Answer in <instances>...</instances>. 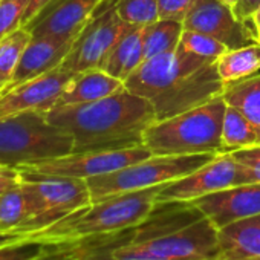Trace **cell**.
Segmentation results:
<instances>
[{
	"instance_id": "6da1fadb",
	"label": "cell",
	"mask_w": 260,
	"mask_h": 260,
	"mask_svg": "<svg viewBox=\"0 0 260 260\" xmlns=\"http://www.w3.org/2000/svg\"><path fill=\"white\" fill-rule=\"evenodd\" d=\"M46 116L74 138V152L144 146L146 128L156 121L152 103L125 87L96 101L55 106Z\"/></svg>"
},
{
	"instance_id": "7a4b0ae2",
	"label": "cell",
	"mask_w": 260,
	"mask_h": 260,
	"mask_svg": "<svg viewBox=\"0 0 260 260\" xmlns=\"http://www.w3.org/2000/svg\"><path fill=\"white\" fill-rule=\"evenodd\" d=\"M124 87L149 100L156 121H161L222 95L225 84L217 74L216 61L178 48L144 60L124 81Z\"/></svg>"
},
{
	"instance_id": "3957f363",
	"label": "cell",
	"mask_w": 260,
	"mask_h": 260,
	"mask_svg": "<svg viewBox=\"0 0 260 260\" xmlns=\"http://www.w3.org/2000/svg\"><path fill=\"white\" fill-rule=\"evenodd\" d=\"M164 185L113 194L71 213L51 226L26 236L45 245H75L122 233L143 223L155 210Z\"/></svg>"
},
{
	"instance_id": "277c9868",
	"label": "cell",
	"mask_w": 260,
	"mask_h": 260,
	"mask_svg": "<svg viewBox=\"0 0 260 260\" xmlns=\"http://www.w3.org/2000/svg\"><path fill=\"white\" fill-rule=\"evenodd\" d=\"M226 103L222 95L167 119L153 121L143 144L156 156L222 153V124Z\"/></svg>"
},
{
	"instance_id": "5b68a950",
	"label": "cell",
	"mask_w": 260,
	"mask_h": 260,
	"mask_svg": "<svg viewBox=\"0 0 260 260\" xmlns=\"http://www.w3.org/2000/svg\"><path fill=\"white\" fill-rule=\"evenodd\" d=\"M74 153V138L52 124L46 112L0 118V166L20 167Z\"/></svg>"
},
{
	"instance_id": "8992f818",
	"label": "cell",
	"mask_w": 260,
	"mask_h": 260,
	"mask_svg": "<svg viewBox=\"0 0 260 260\" xmlns=\"http://www.w3.org/2000/svg\"><path fill=\"white\" fill-rule=\"evenodd\" d=\"M216 155H176V156H156L124 167L118 172L86 179L92 202L121 193L146 190L158 185H166L181 179L199 167L210 162Z\"/></svg>"
},
{
	"instance_id": "52a82bcc",
	"label": "cell",
	"mask_w": 260,
	"mask_h": 260,
	"mask_svg": "<svg viewBox=\"0 0 260 260\" xmlns=\"http://www.w3.org/2000/svg\"><path fill=\"white\" fill-rule=\"evenodd\" d=\"M98 246L92 243H84ZM116 254H130L162 260H220L219 230L202 216L176 230L158 236L122 243L119 246H98Z\"/></svg>"
},
{
	"instance_id": "ba28073f",
	"label": "cell",
	"mask_w": 260,
	"mask_h": 260,
	"mask_svg": "<svg viewBox=\"0 0 260 260\" xmlns=\"http://www.w3.org/2000/svg\"><path fill=\"white\" fill-rule=\"evenodd\" d=\"M22 175V187L31 202L26 236L42 231L92 202L86 179Z\"/></svg>"
},
{
	"instance_id": "9c48e42d",
	"label": "cell",
	"mask_w": 260,
	"mask_h": 260,
	"mask_svg": "<svg viewBox=\"0 0 260 260\" xmlns=\"http://www.w3.org/2000/svg\"><path fill=\"white\" fill-rule=\"evenodd\" d=\"M118 0H104L96 13L80 31L72 49L61 63L71 72H83L101 68L107 54L121 36L130 28L116 11Z\"/></svg>"
},
{
	"instance_id": "30bf717a",
	"label": "cell",
	"mask_w": 260,
	"mask_h": 260,
	"mask_svg": "<svg viewBox=\"0 0 260 260\" xmlns=\"http://www.w3.org/2000/svg\"><path fill=\"white\" fill-rule=\"evenodd\" d=\"M152 153L144 146L132 149H116V150H89L74 152L66 156L46 159L28 166H20L17 170L28 175L40 176H61L89 179L107 173L118 172L135 162L150 158Z\"/></svg>"
},
{
	"instance_id": "8fae6325",
	"label": "cell",
	"mask_w": 260,
	"mask_h": 260,
	"mask_svg": "<svg viewBox=\"0 0 260 260\" xmlns=\"http://www.w3.org/2000/svg\"><path fill=\"white\" fill-rule=\"evenodd\" d=\"M234 185H242L240 164L231 153H219L193 173L166 184L158 202H193Z\"/></svg>"
},
{
	"instance_id": "7c38bea8",
	"label": "cell",
	"mask_w": 260,
	"mask_h": 260,
	"mask_svg": "<svg viewBox=\"0 0 260 260\" xmlns=\"http://www.w3.org/2000/svg\"><path fill=\"white\" fill-rule=\"evenodd\" d=\"M184 29L204 32L228 49H236L258 42L254 29L237 19L234 10L220 0H198L184 19Z\"/></svg>"
},
{
	"instance_id": "4fadbf2b",
	"label": "cell",
	"mask_w": 260,
	"mask_h": 260,
	"mask_svg": "<svg viewBox=\"0 0 260 260\" xmlns=\"http://www.w3.org/2000/svg\"><path fill=\"white\" fill-rule=\"evenodd\" d=\"M75 72L66 71L61 66L0 92V118L25 113V112H48L52 109L68 83L72 80Z\"/></svg>"
},
{
	"instance_id": "5bb4252c",
	"label": "cell",
	"mask_w": 260,
	"mask_h": 260,
	"mask_svg": "<svg viewBox=\"0 0 260 260\" xmlns=\"http://www.w3.org/2000/svg\"><path fill=\"white\" fill-rule=\"evenodd\" d=\"M104 0H52L25 28L32 37L75 39Z\"/></svg>"
},
{
	"instance_id": "9a60e30c",
	"label": "cell",
	"mask_w": 260,
	"mask_h": 260,
	"mask_svg": "<svg viewBox=\"0 0 260 260\" xmlns=\"http://www.w3.org/2000/svg\"><path fill=\"white\" fill-rule=\"evenodd\" d=\"M194 205L217 230L260 214V184H242L234 185L193 202Z\"/></svg>"
},
{
	"instance_id": "2e32d148",
	"label": "cell",
	"mask_w": 260,
	"mask_h": 260,
	"mask_svg": "<svg viewBox=\"0 0 260 260\" xmlns=\"http://www.w3.org/2000/svg\"><path fill=\"white\" fill-rule=\"evenodd\" d=\"M75 39L64 40L54 37H32L25 52L22 54L11 80L5 84L2 90L19 86L20 83L45 75L61 66L63 60L72 49Z\"/></svg>"
},
{
	"instance_id": "e0dca14e",
	"label": "cell",
	"mask_w": 260,
	"mask_h": 260,
	"mask_svg": "<svg viewBox=\"0 0 260 260\" xmlns=\"http://www.w3.org/2000/svg\"><path fill=\"white\" fill-rule=\"evenodd\" d=\"M220 260H260V214L219 230Z\"/></svg>"
},
{
	"instance_id": "ac0fdd59",
	"label": "cell",
	"mask_w": 260,
	"mask_h": 260,
	"mask_svg": "<svg viewBox=\"0 0 260 260\" xmlns=\"http://www.w3.org/2000/svg\"><path fill=\"white\" fill-rule=\"evenodd\" d=\"M124 89V81L109 75L101 68L78 72L68 83L55 106L83 104L106 98ZM54 106V107H55Z\"/></svg>"
},
{
	"instance_id": "d6986e66",
	"label": "cell",
	"mask_w": 260,
	"mask_h": 260,
	"mask_svg": "<svg viewBox=\"0 0 260 260\" xmlns=\"http://www.w3.org/2000/svg\"><path fill=\"white\" fill-rule=\"evenodd\" d=\"M143 32L144 26H130L113 45L101 64V69L109 75L125 81L144 61Z\"/></svg>"
},
{
	"instance_id": "ffe728a7",
	"label": "cell",
	"mask_w": 260,
	"mask_h": 260,
	"mask_svg": "<svg viewBox=\"0 0 260 260\" xmlns=\"http://www.w3.org/2000/svg\"><path fill=\"white\" fill-rule=\"evenodd\" d=\"M216 68L225 86L260 74V42L226 49L216 60Z\"/></svg>"
},
{
	"instance_id": "44dd1931",
	"label": "cell",
	"mask_w": 260,
	"mask_h": 260,
	"mask_svg": "<svg viewBox=\"0 0 260 260\" xmlns=\"http://www.w3.org/2000/svg\"><path fill=\"white\" fill-rule=\"evenodd\" d=\"M222 98L252 124L260 137V74L226 84Z\"/></svg>"
},
{
	"instance_id": "7402d4cb",
	"label": "cell",
	"mask_w": 260,
	"mask_h": 260,
	"mask_svg": "<svg viewBox=\"0 0 260 260\" xmlns=\"http://www.w3.org/2000/svg\"><path fill=\"white\" fill-rule=\"evenodd\" d=\"M31 214V202L20 182L19 187L0 196V234L26 236Z\"/></svg>"
},
{
	"instance_id": "603a6c76",
	"label": "cell",
	"mask_w": 260,
	"mask_h": 260,
	"mask_svg": "<svg viewBox=\"0 0 260 260\" xmlns=\"http://www.w3.org/2000/svg\"><path fill=\"white\" fill-rule=\"evenodd\" d=\"M182 32H184V23L173 19H158L156 22L144 26V32H143L144 60L176 51Z\"/></svg>"
},
{
	"instance_id": "cb8c5ba5",
	"label": "cell",
	"mask_w": 260,
	"mask_h": 260,
	"mask_svg": "<svg viewBox=\"0 0 260 260\" xmlns=\"http://www.w3.org/2000/svg\"><path fill=\"white\" fill-rule=\"evenodd\" d=\"M260 144V137L252 124L234 107L226 106L222 124V153Z\"/></svg>"
},
{
	"instance_id": "d4e9b609",
	"label": "cell",
	"mask_w": 260,
	"mask_h": 260,
	"mask_svg": "<svg viewBox=\"0 0 260 260\" xmlns=\"http://www.w3.org/2000/svg\"><path fill=\"white\" fill-rule=\"evenodd\" d=\"M32 40V34L28 28L20 26L7 37L0 40V77L5 84L11 80L22 54Z\"/></svg>"
},
{
	"instance_id": "484cf974",
	"label": "cell",
	"mask_w": 260,
	"mask_h": 260,
	"mask_svg": "<svg viewBox=\"0 0 260 260\" xmlns=\"http://www.w3.org/2000/svg\"><path fill=\"white\" fill-rule=\"evenodd\" d=\"M116 11L130 26H147L159 19L158 0H118Z\"/></svg>"
},
{
	"instance_id": "4316f807",
	"label": "cell",
	"mask_w": 260,
	"mask_h": 260,
	"mask_svg": "<svg viewBox=\"0 0 260 260\" xmlns=\"http://www.w3.org/2000/svg\"><path fill=\"white\" fill-rule=\"evenodd\" d=\"M178 48L184 52H188V54H193L207 60H213V61H216L228 49L219 40L204 32L190 31V29H184Z\"/></svg>"
},
{
	"instance_id": "83f0119b",
	"label": "cell",
	"mask_w": 260,
	"mask_h": 260,
	"mask_svg": "<svg viewBox=\"0 0 260 260\" xmlns=\"http://www.w3.org/2000/svg\"><path fill=\"white\" fill-rule=\"evenodd\" d=\"M29 0H0V40L22 26Z\"/></svg>"
},
{
	"instance_id": "f1b7e54d",
	"label": "cell",
	"mask_w": 260,
	"mask_h": 260,
	"mask_svg": "<svg viewBox=\"0 0 260 260\" xmlns=\"http://www.w3.org/2000/svg\"><path fill=\"white\" fill-rule=\"evenodd\" d=\"M240 164L242 184H260V144L231 153Z\"/></svg>"
},
{
	"instance_id": "f546056e",
	"label": "cell",
	"mask_w": 260,
	"mask_h": 260,
	"mask_svg": "<svg viewBox=\"0 0 260 260\" xmlns=\"http://www.w3.org/2000/svg\"><path fill=\"white\" fill-rule=\"evenodd\" d=\"M49 245L26 239L0 246V260H31L40 255Z\"/></svg>"
},
{
	"instance_id": "4dcf8cb0",
	"label": "cell",
	"mask_w": 260,
	"mask_h": 260,
	"mask_svg": "<svg viewBox=\"0 0 260 260\" xmlns=\"http://www.w3.org/2000/svg\"><path fill=\"white\" fill-rule=\"evenodd\" d=\"M198 0H158L159 19H173L184 22Z\"/></svg>"
},
{
	"instance_id": "1f68e13d",
	"label": "cell",
	"mask_w": 260,
	"mask_h": 260,
	"mask_svg": "<svg viewBox=\"0 0 260 260\" xmlns=\"http://www.w3.org/2000/svg\"><path fill=\"white\" fill-rule=\"evenodd\" d=\"M20 182H22V175L17 169L0 166V196L19 187Z\"/></svg>"
},
{
	"instance_id": "d6a6232c",
	"label": "cell",
	"mask_w": 260,
	"mask_h": 260,
	"mask_svg": "<svg viewBox=\"0 0 260 260\" xmlns=\"http://www.w3.org/2000/svg\"><path fill=\"white\" fill-rule=\"evenodd\" d=\"M31 260H74V249L68 245H49L40 255Z\"/></svg>"
},
{
	"instance_id": "836d02e7",
	"label": "cell",
	"mask_w": 260,
	"mask_h": 260,
	"mask_svg": "<svg viewBox=\"0 0 260 260\" xmlns=\"http://www.w3.org/2000/svg\"><path fill=\"white\" fill-rule=\"evenodd\" d=\"M258 4H260V0H239L236 8H234V13L237 16V19L249 25L251 14L254 13V10L257 8Z\"/></svg>"
},
{
	"instance_id": "e575fe53",
	"label": "cell",
	"mask_w": 260,
	"mask_h": 260,
	"mask_svg": "<svg viewBox=\"0 0 260 260\" xmlns=\"http://www.w3.org/2000/svg\"><path fill=\"white\" fill-rule=\"evenodd\" d=\"M51 2L52 0H29L26 13L23 16V20H22V26H26L29 22H32Z\"/></svg>"
},
{
	"instance_id": "d590c367",
	"label": "cell",
	"mask_w": 260,
	"mask_h": 260,
	"mask_svg": "<svg viewBox=\"0 0 260 260\" xmlns=\"http://www.w3.org/2000/svg\"><path fill=\"white\" fill-rule=\"evenodd\" d=\"M249 25H251V28L254 29L255 36L260 39V4L257 5V8H255V10H254V13L251 14Z\"/></svg>"
},
{
	"instance_id": "8d00e7d4",
	"label": "cell",
	"mask_w": 260,
	"mask_h": 260,
	"mask_svg": "<svg viewBox=\"0 0 260 260\" xmlns=\"http://www.w3.org/2000/svg\"><path fill=\"white\" fill-rule=\"evenodd\" d=\"M22 239H26V236L25 234H0V246L22 240Z\"/></svg>"
},
{
	"instance_id": "74e56055",
	"label": "cell",
	"mask_w": 260,
	"mask_h": 260,
	"mask_svg": "<svg viewBox=\"0 0 260 260\" xmlns=\"http://www.w3.org/2000/svg\"><path fill=\"white\" fill-rule=\"evenodd\" d=\"M220 2L226 4L228 7H231V8L234 10V8H236V5H237V2H239V0H220Z\"/></svg>"
},
{
	"instance_id": "f35d334b",
	"label": "cell",
	"mask_w": 260,
	"mask_h": 260,
	"mask_svg": "<svg viewBox=\"0 0 260 260\" xmlns=\"http://www.w3.org/2000/svg\"><path fill=\"white\" fill-rule=\"evenodd\" d=\"M5 87V81L2 80V77H0V90H2Z\"/></svg>"
},
{
	"instance_id": "ab89813d",
	"label": "cell",
	"mask_w": 260,
	"mask_h": 260,
	"mask_svg": "<svg viewBox=\"0 0 260 260\" xmlns=\"http://www.w3.org/2000/svg\"><path fill=\"white\" fill-rule=\"evenodd\" d=\"M258 42H260V39H258Z\"/></svg>"
}]
</instances>
